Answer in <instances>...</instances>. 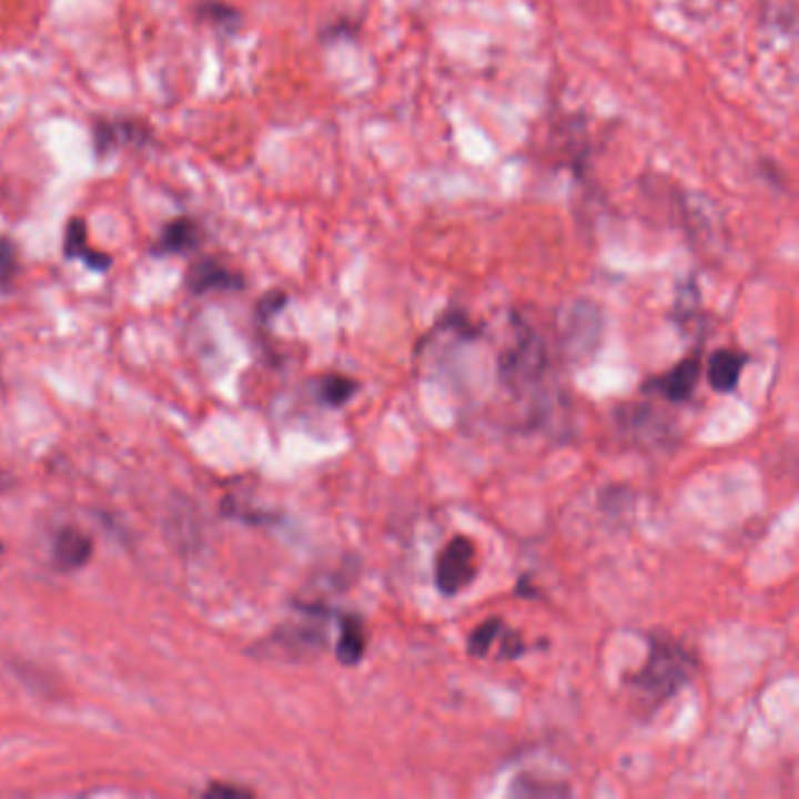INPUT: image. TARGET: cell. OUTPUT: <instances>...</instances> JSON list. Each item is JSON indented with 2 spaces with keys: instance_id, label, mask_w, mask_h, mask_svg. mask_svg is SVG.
Returning <instances> with one entry per match:
<instances>
[{
  "instance_id": "cell-1",
  "label": "cell",
  "mask_w": 799,
  "mask_h": 799,
  "mask_svg": "<svg viewBox=\"0 0 799 799\" xmlns=\"http://www.w3.org/2000/svg\"><path fill=\"white\" fill-rule=\"evenodd\" d=\"M647 640L649 655L645 666L630 678V691L647 710H657L691 680L697 672V659L670 636L651 634Z\"/></svg>"
},
{
  "instance_id": "cell-2",
  "label": "cell",
  "mask_w": 799,
  "mask_h": 799,
  "mask_svg": "<svg viewBox=\"0 0 799 799\" xmlns=\"http://www.w3.org/2000/svg\"><path fill=\"white\" fill-rule=\"evenodd\" d=\"M499 381L516 396L537 394L542 387L544 375L549 371V354L537 331L530 326H520L514 333V343L504 350L497 360Z\"/></svg>"
},
{
  "instance_id": "cell-3",
  "label": "cell",
  "mask_w": 799,
  "mask_h": 799,
  "mask_svg": "<svg viewBox=\"0 0 799 799\" xmlns=\"http://www.w3.org/2000/svg\"><path fill=\"white\" fill-rule=\"evenodd\" d=\"M478 575L476 546L469 537L455 535L436 558V588L444 596H457Z\"/></svg>"
},
{
  "instance_id": "cell-4",
  "label": "cell",
  "mask_w": 799,
  "mask_h": 799,
  "mask_svg": "<svg viewBox=\"0 0 799 799\" xmlns=\"http://www.w3.org/2000/svg\"><path fill=\"white\" fill-rule=\"evenodd\" d=\"M155 132L149 122L139 118H97L92 124V145L94 155L103 158L124 145H134V149H143V145L153 143Z\"/></svg>"
},
{
  "instance_id": "cell-5",
  "label": "cell",
  "mask_w": 799,
  "mask_h": 799,
  "mask_svg": "<svg viewBox=\"0 0 799 799\" xmlns=\"http://www.w3.org/2000/svg\"><path fill=\"white\" fill-rule=\"evenodd\" d=\"M324 647V636L320 628L314 626H301V624H289L277 628L263 645L259 647L263 657L270 659H286V661H299L305 659L310 651H317Z\"/></svg>"
},
{
  "instance_id": "cell-6",
  "label": "cell",
  "mask_w": 799,
  "mask_h": 799,
  "mask_svg": "<svg viewBox=\"0 0 799 799\" xmlns=\"http://www.w3.org/2000/svg\"><path fill=\"white\" fill-rule=\"evenodd\" d=\"M185 286L195 296H204L216 291H240L244 289V277L216 259H200L188 267Z\"/></svg>"
},
{
  "instance_id": "cell-7",
  "label": "cell",
  "mask_w": 799,
  "mask_h": 799,
  "mask_svg": "<svg viewBox=\"0 0 799 799\" xmlns=\"http://www.w3.org/2000/svg\"><path fill=\"white\" fill-rule=\"evenodd\" d=\"M204 242V230L193 216H176L166 221L160 237L151 246V254L155 256H181L191 254Z\"/></svg>"
},
{
  "instance_id": "cell-8",
  "label": "cell",
  "mask_w": 799,
  "mask_h": 799,
  "mask_svg": "<svg viewBox=\"0 0 799 799\" xmlns=\"http://www.w3.org/2000/svg\"><path fill=\"white\" fill-rule=\"evenodd\" d=\"M92 554H94L92 539L85 533H80L78 528H64L54 537L52 558L61 573H73L80 570V567H85L92 560Z\"/></svg>"
},
{
  "instance_id": "cell-9",
  "label": "cell",
  "mask_w": 799,
  "mask_h": 799,
  "mask_svg": "<svg viewBox=\"0 0 799 799\" xmlns=\"http://www.w3.org/2000/svg\"><path fill=\"white\" fill-rule=\"evenodd\" d=\"M64 254L67 259L82 261L90 270L107 272L113 265V259L109 254H101L94 251L88 242V223L82 219H71L64 230Z\"/></svg>"
},
{
  "instance_id": "cell-10",
  "label": "cell",
  "mask_w": 799,
  "mask_h": 799,
  "mask_svg": "<svg viewBox=\"0 0 799 799\" xmlns=\"http://www.w3.org/2000/svg\"><path fill=\"white\" fill-rule=\"evenodd\" d=\"M600 335L598 314L591 305H584V310H573L570 324L565 331V345L575 356L591 354L596 350V338Z\"/></svg>"
},
{
  "instance_id": "cell-11",
  "label": "cell",
  "mask_w": 799,
  "mask_h": 799,
  "mask_svg": "<svg viewBox=\"0 0 799 799\" xmlns=\"http://www.w3.org/2000/svg\"><path fill=\"white\" fill-rule=\"evenodd\" d=\"M699 375H701V364L697 360H682L676 368L659 377L655 383V390H659L672 404H685L691 398L694 387L699 383Z\"/></svg>"
},
{
  "instance_id": "cell-12",
  "label": "cell",
  "mask_w": 799,
  "mask_h": 799,
  "mask_svg": "<svg viewBox=\"0 0 799 799\" xmlns=\"http://www.w3.org/2000/svg\"><path fill=\"white\" fill-rule=\"evenodd\" d=\"M746 356L734 350H720L708 362V383L715 392H734L741 381Z\"/></svg>"
},
{
  "instance_id": "cell-13",
  "label": "cell",
  "mask_w": 799,
  "mask_h": 799,
  "mask_svg": "<svg viewBox=\"0 0 799 799\" xmlns=\"http://www.w3.org/2000/svg\"><path fill=\"white\" fill-rule=\"evenodd\" d=\"M366 655V626L356 615L341 617V638L335 645V657L343 666H356Z\"/></svg>"
},
{
  "instance_id": "cell-14",
  "label": "cell",
  "mask_w": 799,
  "mask_h": 799,
  "mask_svg": "<svg viewBox=\"0 0 799 799\" xmlns=\"http://www.w3.org/2000/svg\"><path fill=\"white\" fill-rule=\"evenodd\" d=\"M195 17L200 22H206L227 33H233L242 24V12L223 3V0H195Z\"/></svg>"
},
{
  "instance_id": "cell-15",
  "label": "cell",
  "mask_w": 799,
  "mask_h": 799,
  "mask_svg": "<svg viewBox=\"0 0 799 799\" xmlns=\"http://www.w3.org/2000/svg\"><path fill=\"white\" fill-rule=\"evenodd\" d=\"M356 390H360V385H356L352 377H345V375H326L322 381V387H320V396L322 402L326 406H345L350 398L356 394Z\"/></svg>"
},
{
  "instance_id": "cell-16",
  "label": "cell",
  "mask_w": 799,
  "mask_h": 799,
  "mask_svg": "<svg viewBox=\"0 0 799 799\" xmlns=\"http://www.w3.org/2000/svg\"><path fill=\"white\" fill-rule=\"evenodd\" d=\"M19 277V249L14 240L0 235V291L14 286Z\"/></svg>"
},
{
  "instance_id": "cell-17",
  "label": "cell",
  "mask_w": 799,
  "mask_h": 799,
  "mask_svg": "<svg viewBox=\"0 0 799 799\" xmlns=\"http://www.w3.org/2000/svg\"><path fill=\"white\" fill-rule=\"evenodd\" d=\"M502 628H504V621H502V619L483 621V624L474 630V634L469 636V643H467L469 655H472V657H486L488 649L493 647V643L499 638Z\"/></svg>"
},
{
  "instance_id": "cell-18",
  "label": "cell",
  "mask_w": 799,
  "mask_h": 799,
  "mask_svg": "<svg viewBox=\"0 0 799 799\" xmlns=\"http://www.w3.org/2000/svg\"><path fill=\"white\" fill-rule=\"evenodd\" d=\"M512 795H520V797H537V795H570V788H560L558 783H544V781H530L528 776H518L516 783L512 788Z\"/></svg>"
},
{
  "instance_id": "cell-19",
  "label": "cell",
  "mask_w": 799,
  "mask_h": 799,
  "mask_svg": "<svg viewBox=\"0 0 799 799\" xmlns=\"http://www.w3.org/2000/svg\"><path fill=\"white\" fill-rule=\"evenodd\" d=\"M502 645H499V657L502 659H516V657H520L523 655V643H520V636L518 634H514V630H504L502 628Z\"/></svg>"
},
{
  "instance_id": "cell-20",
  "label": "cell",
  "mask_w": 799,
  "mask_h": 799,
  "mask_svg": "<svg viewBox=\"0 0 799 799\" xmlns=\"http://www.w3.org/2000/svg\"><path fill=\"white\" fill-rule=\"evenodd\" d=\"M286 305V296H284V293L282 291H272V293H267V296L261 301V305H259V312H261V317H272V314H275V312H280L282 307Z\"/></svg>"
},
{
  "instance_id": "cell-21",
  "label": "cell",
  "mask_w": 799,
  "mask_h": 799,
  "mask_svg": "<svg viewBox=\"0 0 799 799\" xmlns=\"http://www.w3.org/2000/svg\"><path fill=\"white\" fill-rule=\"evenodd\" d=\"M206 797H249L251 792L244 790V788H237V786H223V783H216L212 788L204 790Z\"/></svg>"
},
{
  "instance_id": "cell-22",
  "label": "cell",
  "mask_w": 799,
  "mask_h": 799,
  "mask_svg": "<svg viewBox=\"0 0 799 799\" xmlns=\"http://www.w3.org/2000/svg\"><path fill=\"white\" fill-rule=\"evenodd\" d=\"M0 556H3V544H0Z\"/></svg>"
}]
</instances>
